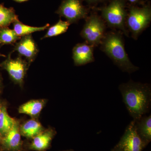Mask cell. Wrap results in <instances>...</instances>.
Listing matches in <instances>:
<instances>
[{"label": "cell", "mask_w": 151, "mask_h": 151, "mask_svg": "<svg viewBox=\"0 0 151 151\" xmlns=\"http://www.w3.org/2000/svg\"><path fill=\"white\" fill-rule=\"evenodd\" d=\"M14 30L15 32L17 35L19 37L31 34L32 33L36 32L42 31L47 29L49 27L50 24H47L45 26L41 27H35L30 26L23 24L20 22L19 19L17 20L13 23Z\"/></svg>", "instance_id": "ac0fdd59"}, {"label": "cell", "mask_w": 151, "mask_h": 151, "mask_svg": "<svg viewBox=\"0 0 151 151\" xmlns=\"http://www.w3.org/2000/svg\"><path fill=\"white\" fill-rule=\"evenodd\" d=\"M86 1L89 3H93L98 2L101 1L103 0H86Z\"/></svg>", "instance_id": "7402d4cb"}, {"label": "cell", "mask_w": 151, "mask_h": 151, "mask_svg": "<svg viewBox=\"0 0 151 151\" xmlns=\"http://www.w3.org/2000/svg\"><path fill=\"white\" fill-rule=\"evenodd\" d=\"M93 47L86 43H78L73 49V59L76 66H81L94 61Z\"/></svg>", "instance_id": "7c38bea8"}, {"label": "cell", "mask_w": 151, "mask_h": 151, "mask_svg": "<svg viewBox=\"0 0 151 151\" xmlns=\"http://www.w3.org/2000/svg\"><path fill=\"white\" fill-rule=\"evenodd\" d=\"M55 13L66 19L70 24L86 17L87 14L81 0H63Z\"/></svg>", "instance_id": "52a82bcc"}, {"label": "cell", "mask_w": 151, "mask_h": 151, "mask_svg": "<svg viewBox=\"0 0 151 151\" xmlns=\"http://www.w3.org/2000/svg\"><path fill=\"white\" fill-rule=\"evenodd\" d=\"M57 132L54 128L49 127L24 143V151H46L51 147V143Z\"/></svg>", "instance_id": "9c48e42d"}, {"label": "cell", "mask_w": 151, "mask_h": 151, "mask_svg": "<svg viewBox=\"0 0 151 151\" xmlns=\"http://www.w3.org/2000/svg\"><path fill=\"white\" fill-rule=\"evenodd\" d=\"M1 77H0V92H1Z\"/></svg>", "instance_id": "4316f807"}, {"label": "cell", "mask_w": 151, "mask_h": 151, "mask_svg": "<svg viewBox=\"0 0 151 151\" xmlns=\"http://www.w3.org/2000/svg\"><path fill=\"white\" fill-rule=\"evenodd\" d=\"M45 129L38 119H30L20 124L21 135L27 140L32 139Z\"/></svg>", "instance_id": "9a60e30c"}, {"label": "cell", "mask_w": 151, "mask_h": 151, "mask_svg": "<svg viewBox=\"0 0 151 151\" xmlns=\"http://www.w3.org/2000/svg\"><path fill=\"white\" fill-rule=\"evenodd\" d=\"M14 1L16 2L17 3H23L24 2L27 1L29 0H13Z\"/></svg>", "instance_id": "603a6c76"}, {"label": "cell", "mask_w": 151, "mask_h": 151, "mask_svg": "<svg viewBox=\"0 0 151 151\" xmlns=\"http://www.w3.org/2000/svg\"><path fill=\"white\" fill-rule=\"evenodd\" d=\"M134 121L137 133L147 147L151 141V115H144Z\"/></svg>", "instance_id": "5bb4252c"}, {"label": "cell", "mask_w": 151, "mask_h": 151, "mask_svg": "<svg viewBox=\"0 0 151 151\" xmlns=\"http://www.w3.org/2000/svg\"><path fill=\"white\" fill-rule=\"evenodd\" d=\"M111 151H122V150H120V149L118 148V147H114L112 150H111Z\"/></svg>", "instance_id": "cb8c5ba5"}, {"label": "cell", "mask_w": 151, "mask_h": 151, "mask_svg": "<svg viewBox=\"0 0 151 151\" xmlns=\"http://www.w3.org/2000/svg\"><path fill=\"white\" fill-rule=\"evenodd\" d=\"M0 57H6V55H4L1 54V53H0Z\"/></svg>", "instance_id": "83f0119b"}, {"label": "cell", "mask_w": 151, "mask_h": 151, "mask_svg": "<svg viewBox=\"0 0 151 151\" xmlns=\"http://www.w3.org/2000/svg\"><path fill=\"white\" fill-rule=\"evenodd\" d=\"M101 43L102 50L122 71L131 73L139 70V68L133 65L128 57L123 38L119 33H108Z\"/></svg>", "instance_id": "7a4b0ae2"}, {"label": "cell", "mask_w": 151, "mask_h": 151, "mask_svg": "<svg viewBox=\"0 0 151 151\" xmlns=\"http://www.w3.org/2000/svg\"><path fill=\"white\" fill-rule=\"evenodd\" d=\"M47 102L45 99L29 100L19 107V113L28 115L32 119H38Z\"/></svg>", "instance_id": "4fadbf2b"}, {"label": "cell", "mask_w": 151, "mask_h": 151, "mask_svg": "<svg viewBox=\"0 0 151 151\" xmlns=\"http://www.w3.org/2000/svg\"><path fill=\"white\" fill-rule=\"evenodd\" d=\"M151 20L150 6H145L142 8L132 6L127 14L126 24L132 32V37L137 39L149 26Z\"/></svg>", "instance_id": "277c9868"}, {"label": "cell", "mask_w": 151, "mask_h": 151, "mask_svg": "<svg viewBox=\"0 0 151 151\" xmlns=\"http://www.w3.org/2000/svg\"><path fill=\"white\" fill-rule=\"evenodd\" d=\"M20 39V37L17 34L14 29H11L8 27L0 28V44L14 45Z\"/></svg>", "instance_id": "ffe728a7"}, {"label": "cell", "mask_w": 151, "mask_h": 151, "mask_svg": "<svg viewBox=\"0 0 151 151\" xmlns=\"http://www.w3.org/2000/svg\"><path fill=\"white\" fill-rule=\"evenodd\" d=\"M2 139V137L0 134V151H1V145Z\"/></svg>", "instance_id": "d4e9b609"}, {"label": "cell", "mask_w": 151, "mask_h": 151, "mask_svg": "<svg viewBox=\"0 0 151 151\" xmlns=\"http://www.w3.org/2000/svg\"><path fill=\"white\" fill-rule=\"evenodd\" d=\"M3 105V104L0 101V113H1V111L2 107Z\"/></svg>", "instance_id": "484cf974"}, {"label": "cell", "mask_w": 151, "mask_h": 151, "mask_svg": "<svg viewBox=\"0 0 151 151\" xmlns=\"http://www.w3.org/2000/svg\"><path fill=\"white\" fill-rule=\"evenodd\" d=\"M17 19L18 16L13 8H8L0 4V28L9 26Z\"/></svg>", "instance_id": "e0dca14e"}, {"label": "cell", "mask_w": 151, "mask_h": 151, "mask_svg": "<svg viewBox=\"0 0 151 151\" xmlns=\"http://www.w3.org/2000/svg\"><path fill=\"white\" fill-rule=\"evenodd\" d=\"M123 101L129 114L137 121L150 112L151 106L150 84L130 80L119 86Z\"/></svg>", "instance_id": "6da1fadb"}, {"label": "cell", "mask_w": 151, "mask_h": 151, "mask_svg": "<svg viewBox=\"0 0 151 151\" xmlns=\"http://www.w3.org/2000/svg\"><path fill=\"white\" fill-rule=\"evenodd\" d=\"M20 122L16 119L11 129L2 137L1 151H24V143L20 132Z\"/></svg>", "instance_id": "30bf717a"}, {"label": "cell", "mask_w": 151, "mask_h": 151, "mask_svg": "<svg viewBox=\"0 0 151 151\" xmlns=\"http://www.w3.org/2000/svg\"><path fill=\"white\" fill-rule=\"evenodd\" d=\"M12 53H9L7 58L0 65L7 71L14 83L22 88L25 77L30 65L22 57L19 56L15 59L11 58Z\"/></svg>", "instance_id": "8992f818"}, {"label": "cell", "mask_w": 151, "mask_h": 151, "mask_svg": "<svg viewBox=\"0 0 151 151\" xmlns=\"http://www.w3.org/2000/svg\"><path fill=\"white\" fill-rule=\"evenodd\" d=\"M14 51L17 52L19 56L24 57L30 65L35 60L39 49L32 35L30 34L21 37L19 41L14 45Z\"/></svg>", "instance_id": "8fae6325"}, {"label": "cell", "mask_w": 151, "mask_h": 151, "mask_svg": "<svg viewBox=\"0 0 151 151\" xmlns=\"http://www.w3.org/2000/svg\"><path fill=\"white\" fill-rule=\"evenodd\" d=\"M16 119L11 117L7 110L6 105L3 104L0 113V134L5 136L11 129L15 123Z\"/></svg>", "instance_id": "2e32d148"}, {"label": "cell", "mask_w": 151, "mask_h": 151, "mask_svg": "<svg viewBox=\"0 0 151 151\" xmlns=\"http://www.w3.org/2000/svg\"><path fill=\"white\" fill-rule=\"evenodd\" d=\"M127 1H129L132 4H136L139 2L141 0H127Z\"/></svg>", "instance_id": "44dd1931"}, {"label": "cell", "mask_w": 151, "mask_h": 151, "mask_svg": "<svg viewBox=\"0 0 151 151\" xmlns=\"http://www.w3.org/2000/svg\"><path fill=\"white\" fill-rule=\"evenodd\" d=\"M124 0H112L108 6L101 9V14L108 25L121 29L128 36L125 27L127 16Z\"/></svg>", "instance_id": "3957f363"}, {"label": "cell", "mask_w": 151, "mask_h": 151, "mask_svg": "<svg viewBox=\"0 0 151 151\" xmlns=\"http://www.w3.org/2000/svg\"><path fill=\"white\" fill-rule=\"evenodd\" d=\"M105 25L102 19L96 14H92L86 19L81 35L86 43L94 47L101 43L105 35Z\"/></svg>", "instance_id": "5b68a950"}, {"label": "cell", "mask_w": 151, "mask_h": 151, "mask_svg": "<svg viewBox=\"0 0 151 151\" xmlns=\"http://www.w3.org/2000/svg\"><path fill=\"white\" fill-rule=\"evenodd\" d=\"M122 151H142L146 146L139 137L133 120L127 126L124 134L115 146Z\"/></svg>", "instance_id": "ba28073f"}, {"label": "cell", "mask_w": 151, "mask_h": 151, "mask_svg": "<svg viewBox=\"0 0 151 151\" xmlns=\"http://www.w3.org/2000/svg\"><path fill=\"white\" fill-rule=\"evenodd\" d=\"M70 24L69 22L63 21L61 19H60L59 21L55 24L49 28L46 34L41 39L56 37L64 33L67 31Z\"/></svg>", "instance_id": "d6986e66"}, {"label": "cell", "mask_w": 151, "mask_h": 151, "mask_svg": "<svg viewBox=\"0 0 151 151\" xmlns=\"http://www.w3.org/2000/svg\"><path fill=\"white\" fill-rule=\"evenodd\" d=\"M63 151H74L72 150H67Z\"/></svg>", "instance_id": "f1b7e54d"}]
</instances>
